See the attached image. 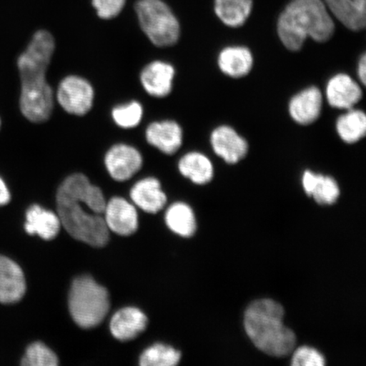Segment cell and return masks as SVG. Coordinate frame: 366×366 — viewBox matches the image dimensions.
<instances>
[{"mask_svg": "<svg viewBox=\"0 0 366 366\" xmlns=\"http://www.w3.org/2000/svg\"><path fill=\"white\" fill-rule=\"evenodd\" d=\"M58 217L69 234L94 247H104L109 241V230L104 217L105 199L102 189L84 174L69 176L56 194Z\"/></svg>", "mask_w": 366, "mask_h": 366, "instance_id": "1", "label": "cell"}, {"mask_svg": "<svg viewBox=\"0 0 366 366\" xmlns=\"http://www.w3.org/2000/svg\"><path fill=\"white\" fill-rule=\"evenodd\" d=\"M56 49L54 36L39 30L17 59L21 79V112L34 123L47 122L54 109V91L46 79V73Z\"/></svg>", "mask_w": 366, "mask_h": 366, "instance_id": "2", "label": "cell"}, {"mask_svg": "<svg viewBox=\"0 0 366 366\" xmlns=\"http://www.w3.org/2000/svg\"><path fill=\"white\" fill-rule=\"evenodd\" d=\"M335 24L322 0H292L277 22V33L290 51H299L306 39L327 42Z\"/></svg>", "mask_w": 366, "mask_h": 366, "instance_id": "3", "label": "cell"}, {"mask_svg": "<svg viewBox=\"0 0 366 366\" xmlns=\"http://www.w3.org/2000/svg\"><path fill=\"white\" fill-rule=\"evenodd\" d=\"M285 310L272 300H255L247 308L244 327L254 345L272 356L288 355L296 345V336L283 324Z\"/></svg>", "mask_w": 366, "mask_h": 366, "instance_id": "4", "label": "cell"}, {"mask_svg": "<svg viewBox=\"0 0 366 366\" xmlns=\"http://www.w3.org/2000/svg\"><path fill=\"white\" fill-rule=\"evenodd\" d=\"M69 309L73 320L80 327H97L109 312V292L89 276L77 277L71 287Z\"/></svg>", "mask_w": 366, "mask_h": 366, "instance_id": "5", "label": "cell"}, {"mask_svg": "<svg viewBox=\"0 0 366 366\" xmlns=\"http://www.w3.org/2000/svg\"><path fill=\"white\" fill-rule=\"evenodd\" d=\"M135 10L142 30L157 47H170L177 43L180 25L170 7L162 0H139Z\"/></svg>", "mask_w": 366, "mask_h": 366, "instance_id": "6", "label": "cell"}, {"mask_svg": "<svg viewBox=\"0 0 366 366\" xmlns=\"http://www.w3.org/2000/svg\"><path fill=\"white\" fill-rule=\"evenodd\" d=\"M56 99L64 111L81 117L93 107L94 90L90 82L82 77L68 76L59 82Z\"/></svg>", "mask_w": 366, "mask_h": 366, "instance_id": "7", "label": "cell"}, {"mask_svg": "<svg viewBox=\"0 0 366 366\" xmlns=\"http://www.w3.org/2000/svg\"><path fill=\"white\" fill-rule=\"evenodd\" d=\"M104 164L114 180L125 182L140 171L143 167V157L132 146L117 144L107 151Z\"/></svg>", "mask_w": 366, "mask_h": 366, "instance_id": "8", "label": "cell"}, {"mask_svg": "<svg viewBox=\"0 0 366 366\" xmlns=\"http://www.w3.org/2000/svg\"><path fill=\"white\" fill-rule=\"evenodd\" d=\"M104 213L108 230L121 236H129L137 231L139 226L137 210L126 199L114 197L105 205Z\"/></svg>", "mask_w": 366, "mask_h": 366, "instance_id": "9", "label": "cell"}, {"mask_svg": "<svg viewBox=\"0 0 366 366\" xmlns=\"http://www.w3.org/2000/svg\"><path fill=\"white\" fill-rule=\"evenodd\" d=\"M214 152L228 164H236L246 157L249 145L231 127L216 128L210 137Z\"/></svg>", "mask_w": 366, "mask_h": 366, "instance_id": "10", "label": "cell"}, {"mask_svg": "<svg viewBox=\"0 0 366 366\" xmlns=\"http://www.w3.org/2000/svg\"><path fill=\"white\" fill-rule=\"evenodd\" d=\"M175 69L170 64L154 61L148 64L140 74L144 89L155 98H164L171 94Z\"/></svg>", "mask_w": 366, "mask_h": 366, "instance_id": "11", "label": "cell"}, {"mask_svg": "<svg viewBox=\"0 0 366 366\" xmlns=\"http://www.w3.org/2000/svg\"><path fill=\"white\" fill-rule=\"evenodd\" d=\"M26 290L24 273L13 260L0 255V302L13 304L20 301Z\"/></svg>", "mask_w": 366, "mask_h": 366, "instance_id": "12", "label": "cell"}, {"mask_svg": "<svg viewBox=\"0 0 366 366\" xmlns=\"http://www.w3.org/2000/svg\"><path fill=\"white\" fill-rule=\"evenodd\" d=\"M145 137L149 144L167 155L176 154L183 141L182 127L170 120L151 123L146 129Z\"/></svg>", "mask_w": 366, "mask_h": 366, "instance_id": "13", "label": "cell"}, {"mask_svg": "<svg viewBox=\"0 0 366 366\" xmlns=\"http://www.w3.org/2000/svg\"><path fill=\"white\" fill-rule=\"evenodd\" d=\"M322 94L317 86L301 91L290 103V116L297 124H312L320 116L322 109Z\"/></svg>", "mask_w": 366, "mask_h": 366, "instance_id": "14", "label": "cell"}, {"mask_svg": "<svg viewBox=\"0 0 366 366\" xmlns=\"http://www.w3.org/2000/svg\"><path fill=\"white\" fill-rule=\"evenodd\" d=\"M363 93L357 82L347 74L332 77L327 86V99L333 108L353 109L362 99Z\"/></svg>", "mask_w": 366, "mask_h": 366, "instance_id": "15", "label": "cell"}, {"mask_svg": "<svg viewBox=\"0 0 366 366\" xmlns=\"http://www.w3.org/2000/svg\"><path fill=\"white\" fill-rule=\"evenodd\" d=\"M148 325V318L139 309L127 307L113 315L111 331L117 340L125 342L134 340L143 332Z\"/></svg>", "mask_w": 366, "mask_h": 366, "instance_id": "16", "label": "cell"}, {"mask_svg": "<svg viewBox=\"0 0 366 366\" xmlns=\"http://www.w3.org/2000/svg\"><path fill=\"white\" fill-rule=\"evenodd\" d=\"M323 2L347 29L355 31L365 29L366 0H324Z\"/></svg>", "mask_w": 366, "mask_h": 366, "instance_id": "17", "label": "cell"}, {"mask_svg": "<svg viewBox=\"0 0 366 366\" xmlns=\"http://www.w3.org/2000/svg\"><path fill=\"white\" fill-rule=\"evenodd\" d=\"M131 199L145 212L155 214L167 204V195L162 190L160 182L154 177L137 182L130 192Z\"/></svg>", "mask_w": 366, "mask_h": 366, "instance_id": "18", "label": "cell"}, {"mask_svg": "<svg viewBox=\"0 0 366 366\" xmlns=\"http://www.w3.org/2000/svg\"><path fill=\"white\" fill-rule=\"evenodd\" d=\"M25 230L30 235H39L44 240L54 239L61 229L57 214L34 204L27 209Z\"/></svg>", "mask_w": 366, "mask_h": 366, "instance_id": "19", "label": "cell"}, {"mask_svg": "<svg viewBox=\"0 0 366 366\" xmlns=\"http://www.w3.org/2000/svg\"><path fill=\"white\" fill-rule=\"evenodd\" d=\"M306 194L312 196L319 204H332L340 195V187L331 177L306 171L302 178Z\"/></svg>", "mask_w": 366, "mask_h": 366, "instance_id": "20", "label": "cell"}, {"mask_svg": "<svg viewBox=\"0 0 366 366\" xmlns=\"http://www.w3.org/2000/svg\"><path fill=\"white\" fill-rule=\"evenodd\" d=\"M254 59L248 48L227 47L219 54L218 66L221 71L233 79H240L249 74L253 67Z\"/></svg>", "mask_w": 366, "mask_h": 366, "instance_id": "21", "label": "cell"}, {"mask_svg": "<svg viewBox=\"0 0 366 366\" xmlns=\"http://www.w3.org/2000/svg\"><path fill=\"white\" fill-rule=\"evenodd\" d=\"M178 169L183 177L189 178L196 184H206L212 180L214 176L212 162L199 152L186 154L179 160Z\"/></svg>", "mask_w": 366, "mask_h": 366, "instance_id": "22", "label": "cell"}, {"mask_svg": "<svg viewBox=\"0 0 366 366\" xmlns=\"http://www.w3.org/2000/svg\"><path fill=\"white\" fill-rule=\"evenodd\" d=\"M253 0H214V11L224 24L240 27L250 16Z\"/></svg>", "mask_w": 366, "mask_h": 366, "instance_id": "23", "label": "cell"}, {"mask_svg": "<svg viewBox=\"0 0 366 366\" xmlns=\"http://www.w3.org/2000/svg\"><path fill=\"white\" fill-rule=\"evenodd\" d=\"M336 129L338 135L347 144H355L366 134V116L359 109H349L337 119Z\"/></svg>", "mask_w": 366, "mask_h": 366, "instance_id": "24", "label": "cell"}, {"mask_svg": "<svg viewBox=\"0 0 366 366\" xmlns=\"http://www.w3.org/2000/svg\"><path fill=\"white\" fill-rule=\"evenodd\" d=\"M166 222L169 228L182 237H191L196 231V219L193 210L184 203L173 204L167 209Z\"/></svg>", "mask_w": 366, "mask_h": 366, "instance_id": "25", "label": "cell"}, {"mask_svg": "<svg viewBox=\"0 0 366 366\" xmlns=\"http://www.w3.org/2000/svg\"><path fill=\"white\" fill-rule=\"evenodd\" d=\"M181 353L171 346L157 343L146 350L139 360L141 366H173L179 362Z\"/></svg>", "mask_w": 366, "mask_h": 366, "instance_id": "26", "label": "cell"}, {"mask_svg": "<svg viewBox=\"0 0 366 366\" xmlns=\"http://www.w3.org/2000/svg\"><path fill=\"white\" fill-rule=\"evenodd\" d=\"M112 116L118 127L131 129L140 124L144 116V108L139 102H132L114 107Z\"/></svg>", "mask_w": 366, "mask_h": 366, "instance_id": "27", "label": "cell"}, {"mask_svg": "<svg viewBox=\"0 0 366 366\" xmlns=\"http://www.w3.org/2000/svg\"><path fill=\"white\" fill-rule=\"evenodd\" d=\"M59 364L56 354L42 342H34L27 347L21 365L56 366Z\"/></svg>", "mask_w": 366, "mask_h": 366, "instance_id": "28", "label": "cell"}, {"mask_svg": "<svg viewBox=\"0 0 366 366\" xmlns=\"http://www.w3.org/2000/svg\"><path fill=\"white\" fill-rule=\"evenodd\" d=\"M326 364L324 357L317 350L307 346L297 349L292 356L294 366H323Z\"/></svg>", "mask_w": 366, "mask_h": 366, "instance_id": "29", "label": "cell"}, {"mask_svg": "<svg viewBox=\"0 0 366 366\" xmlns=\"http://www.w3.org/2000/svg\"><path fill=\"white\" fill-rule=\"evenodd\" d=\"M93 6L102 19H112L121 13L126 0H92Z\"/></svg>", "mask_w": 366, "mask_h": 366, "instance_id": "30", "label": "cell"}, {"mask_svg": "<svg viewBox=\"0 0 366 366\" xmlns=\"http://www.w3.org/2000/svg\"><path fill=\"white\" fill-rule=\"evenodd\" d=\"M11 194L9 191L6 183L0 177V206L7 204L10 202Z\"/></svg>", "mask_w": 366, "mask_h": 366, "instance_id": "31", "label": "cell"}, {"mask_svg": "<svg viewBox=\"0 0 366 366\" xmlns=\"http://www.w3.org/2000/svg\"><path fill=\"white\" fill-rule=\"evenodd\" d=\"M358 76L361 84L365 85L366 81V56L365 54L361 56L358 66Z\"/></svg>", "mask_w": 366, "mask_h": 366, "instance_id": "32", "label": "cell"}, {"mask_svg": "<svg viewBox=\"0 0 366 366\" xmlns=\"http://www.w3.org/2000/svg\"><path fill=\"white\" fill-rule=\"evenodd\" d=\"M1 125H2V122H1V119H0V128H1Z\"/></svg>", "mask_w": 366, "mask_h": 366, "instance_id": "33", "label": "cell"}]
</instances>
